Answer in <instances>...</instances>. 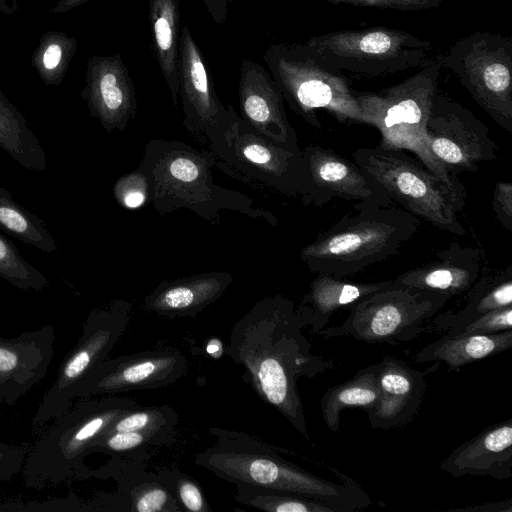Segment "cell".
Wrapping results in <instances>:
<instances>
[{
	"label": "cell",
	"mask_w": 512,
	"mask_h": 512,
	"mask_svg": "<svg viewBox=\"0 0 512 512\" xmlns=\"http://www.w3.org/2000/svg\"><path fill=\"white\" fill-rule=\"evenodd\" d=\"M305 327L293 300L283 294L263 297L233 325L226 354L243 367V379L257 395L310 441L298 381L335 364L312 353Z\"/></svg>",
	"instance_id": "cell-1"
},
{
	"label": "cell",
	"mask_w": 512,
	"mask_h": 512,
	"mask_svg": "<svg viewBox=\"0 0 512 512\" xmlns=\"http://www.w3.org/2000/svg\"><path fill=\"white\" fill-rule=\"evenodd\" d=\"M212 445L195 455V464L232 484L284 490L355 512L371 505L359 482L344 474L322 477L280 456L275 448L244 432L212 427Z\"/></svg>",
	"instance_id": "cell-2"
},
{
	"label": "cell",
	"mask_w": 512,
	"mask_h": 512,
	"mask_svg": "<svg viewBox=\"0 0 512 512\" xmlns=\"http://www.w3.org/2000/svg\"><path fill=\"white\" fill-rule=\"evenodd\" d=\"M215 157L208 148L196 149L180 140L152 139L138 168L146 175L149 203L161 215L187 209L213 225L224 210L263 219L276 226L278 218L255 206L247 195L214 182Z\"/></svg>",
	"instance_id": "cell-3"
},
{
	"label": "cell",
	"mask_w": 512,
	"mask_h": 512,
	"mask_svg": "<svg viewBox=\"0 0 512 512\" xmlns=\"http://www.w3.org/2000/svg\"><path fill=\"white\" fill-rule=\"evenodd\" d=\"M420 221L394 205L357 203L300 252L314 274L346 279L385 261L418 231Z\"/></svg>",
	"instance_id": "cell-4"
},
{
	"label": "cell",
	"mask_w": 512,
	"mask_h": 512,
	"mask_svg": "<svg viewBox=\"0 0 512 512\" xmlns=\"http://www.w3.org/2000/svg\"><path fill=\"white\" fill-rule=\"evenodd\" d=\"M441 69L435 58L396 85L374 92L354 90V96L360 107L362 124L373 126L380 132L379 147L411 152L446 184L466 191L458 178L434 158L427 143L426 124L438 92Z\"/></svg>",
	"instance_id": "cell-5"
},
{
	"label": "cell",
	"mask_w": 512,
	"mask_h": 512,
	"mask_svg": "<svg viewBox=\"0 0 512 512\" xmlns=\"http://www.w3.org/2000/svg\"><path fill=\"white\" fill-rule=\"evenodd\" d=\"M354 162L405 211L445 232L464 236L459 214L466 191L457 190L404 150L379 146L359 148Z\"/></svg>",
	"instance_id": "cell-6"
},
{
	"label": "cell",
	"mask_w": 512,
	"mask_h": 512,
	"mask_svg": "<svg viewBox=\"0 0 512 512\" xmlns=\"http://www.w3.org/2000/svg\"><path fill=\"white\" fill-rule=\"evenodd\" d=\"M263 60L289 107L313 128L322 126L317 110L342 124H362L348 78L327 69L305 42L271 44Z\"/></svg>",
	"instance_id": "cell-7"
},
{
	"label": "cell",
	"mask_w": 512,
	"mask_h": 512,
	"mask_svg": "<svg viewBox=\"0 0 512 512\" xmlns=\"http://www.w3.org/2000/svg\"><path fill=\"white\" fill-rule=\"evenodd\" d=\"M329 70L356 78H379L422 66L432 43L384 26L341 30L305 42Z\"/></svg>",
	"instance_id": "cell-8"
},
{
	"label": "cell",
	"mask_w": 512,
	"mask_h": 512,
	"mask_svg": "<svg viewBox=\"0 0 512 512\" xmlns=\"http://www.w3.org/2000/svg\"><path fill=\"white\" fill-rule=\"evenodd\" d=\"M447 294L396 283L356 302L341 325L324 328L325 337L349 336L367 343L397 345L417 338L447 304Z\"/></svg>",
	"instance_id": "cell-9"
},
{
	"label": "cell",
	"mask_w": 512,
	"mask_h": 512,
	"mask_svg": "<svg viewBox=\"0 0 512 512\" xmlns=\"http://www.w3.org/2000/svg\"><path fill=\"white\" fill-rule=\"evenodd\" d=\"M491 119L512 133V37L474 32L436 57Z\"/></svg>",
	"instance_id": "cell-10"
},
{
	"label": "cell",
	"mask_w": 512,
	"mask_h": 512,
	"mask_svg": "<svg viewBox=\"0 0 512 512\" xmlns=\"http://www.w3.org/2000/svg\"><path fill=\"white\" fill-rule=\"evenodd\" d=\"M213 155L215 166L234 179L314 205V188L301 151L262 137L241 118L224 149Z\"/></svg>",
	"instance_id": "cell-11"
},
{
	"label": "cell",
	"mask_w": 512,
	"mask_h": 512,
	"mask_svg": "<svg viewBox=\"0 0 512 512\" xmlns=\"http://www.w3.org/2000/svg\"><path fill=\"white\" fill-rule=\"evenodd\" d=\"M178 78L183 126L213 154L221 152L240 116L218 97L207 61L187 25L181 27Z\"/></svg>",
	"instance_id": "cell-12"
},
{
	"label": "cell",
	"mask_w": 512,
	"mask_h": 512,
	"mask_svg": "<svg viewBox=\"0 0 512 512\" xmlns=\"http://www.w3.org/2000/svg\"><path fill=\"white\" fill-rule=\"evenodd\" d=\"M434 158L452 175L476 172L497 158L499 147L490 129L470 110L437 92L426 124Z\"/></svg>",
	"instance_id": "cell-13"
},
{
	"label": "cell",
	"mask_w": 512,
	"mask_h": 512,
	"mask_svg": "<svg viewBox=\"0 0 512 512\" xmlns=\"http://www.w3.org/2000/svg\"><path fill=\"white\" fill-rule=\"evenodd\" d=\"M188 368L187 358L174 347L106 358L82 378L76 396L160 388L180 380Z\"/></svg>",
	"instance_id": "cell-14"
},
{
	"label": "cell",
	"mask_w": 512,
	"mask_h": 512,
	"mask_svg": "<svg viewBox=\"0 0 512 512\" xmlns=\"http://www.w3.org/2000/svg\"><path fill=\"white\" fill-rule=\"evenodd\" d=\"M132 303L125 299L112 300L105 307L90 312L84 333L66 362L54 388L45 399L43 410L64 412L76 396L79 382L97 364L105 360L126 330Z\"/></svg>",
	"instance_id": "cell-15"
},
{
	"label": "cell",
	"mask_w": 512,
	"mask_h": 512,
	"mask_svg": "<svg viewBox=\"0 0 512 512\" xmlns=\"http://www.w3.org/2000/svg\"><path fill=\"white\" fill-rule=\"evenodd\" d=\"M240 118L257 134L300 152L296 130L290 124L284 98L271 74L260 64L244 59L238 85Z\"/></svg>",
	"instance_id": "cell-16"
},
{
	"label": "cell",
	"mask_w": 512,
	"mask_h": 512,
	"mask_svg": "<svg viewBox=\"0 0 512 512\" xmlns=\"http://www.w3.org/2000/svg\"><path fill=\"white\" fill-rule=\"evenodd\" d=\"M301 153L314 188L315 206H324L333 198L394 205L385 191L355 162L319 145H307Z\"/></svg>",
	"instance_id": "cell-17"
},
{
	"label": "cell",
	"mask_w": 512,
	"mask_h": 512,
	"mask_svg": "<svg viewBox=\"0 0 512 512\" xmlns=\"http://www.w3.org/2000/svg\"><path fill=\"white\" fill-rule=\"evenodd\" d=\"M378 398L366 414L374 429L389 430L410 423L426 391L425 374L402 359L384 356L377 363Z\"/></svg>",
	"instance_id": "cell-18"
},
{
	"label": "cell",
	"mask_w": 512,
	"mask_h": 512,
	"mask_svg": "<svg viewBox=\"0 0 512 512\" xmlns=\"http://www.w3.org/2000/svg\"><path fill=\"white\" fill-rule=\"evenodd\" d=\"M87 87V100L92 117L106 132H124L137 112L133 80L120 54L93 61Z\"/></svg>",
	"instance_id": "cell-19"
},
{
	"label": "cell",
	"mask_w": 512,
	"mask_h": 512,
	"mask_svg": "<svg viewBox=\"0 0 512 512\" xmlns=\"http://www.w3.org/2000/svg\"><path fill=\"white\" fill-rule=\"evenodd\" d=\"M485 273V255L481 248L452 242L438 251L434 258L408 270L396 283L447 294L450 297L467 293Z\"/></svg>",
	"instance_id": "cell-20"
},
{
	"label": "cell",
	"mask_w": 512,
	"mask_h": 512,
	"mask_svg": "<svg viewBox=\"0 0 512 512\" xmlns=\"http://www.w3.org/2000/svg\"><path fill=\"white\" fill-rule=\"evenodd\" d=\"M440 468L454 476L512 477V419L494 424L456 447Z\"/></svg>",
	"instance_id": "cell-21"
},
{
	"label": "cell",
	"mask_w": 512,
	"mask_h": 512,
	"mask_svg": "<svg viewBox=\"0 0 512 512\" xmlns=\"http://www.w3.org/2000/svg\"><path fill=\"white\" fill-rule=\"evenodd\" d=\"M233 276L225 271L205 272L163 280L144 299L142 309L164 317H195L218 300Z\"/></svg>",
	"instance_id": "cell-22"
},
{
	"label": "cell",
	"mask_w": 512,
	"mask_h": 512,
	"mask_svg": "<svg viewBox=\"0 0 512 512\" xmlns=\"http://www.w3.org/2000/svg\"><path fill=\"white\" fill-rule=\"evenodd\" d=\"M393 284L394 280L361 283L317 274L297 308L305 326L310 328L311 333L318 334L335 312L348 310L364 297Z\"/></svg>",
	"instance_id": "cell-23"
},
{
	"label": "cell",
	"mask_w": 512,
	"mask_h": 512,
	"mask_svg": "<svg viewBox=\"0 0 512 512\" xmlns=\"http://www.w3.org/2000/svg\"><path fill=\"white\" fill-rule=\"evenodd\" d=\"M512 347V330L493 334L446 333L421 349L417 362H444L449 370L507 351Z\"/></svg>",
	"instance_id": "cell-24"
},
{
	"label": "cell",
	"mask_w": 512,
	"mask_h": 512,
	"mask_svg": "<svg viewBox=\"0 0 512 512\" xmlns=\"http://www.w3.org/2000/svg\"><path fill=\"white\" fill-rule=\"evenodd\" d=\"M466 300L457 311L436 316L431 325L451 334L484 313L512 306V266L492 274L484 273L467 292Z\"/></svg>",
	"instance_id": "cell-25"
},
{
	"label": "cell",
	"mask_w": 512,
	"mask_h": 512,
	"mask_svg": "<svg viewBox=\"0 0 512 512\" xmlns=\"http://www.w3.org/2000/svg\"><path fill=\"white\" fill-rule=\"evenodd\" d=\"M154 55L170 90L174 106L178 104V61L180 49V8L178 0H148Z\"/></svg>",
	"instance_id": "cell-26"
},
{
	"label": "cell",
	"mask_w": 512,
	"mask_h": 512,
	"mask_svg": "<svg viewBox=\"0 0 512 512\" xmlns=\"http://www.w3.org/2000/svg\"><path fill=\"white\" fill-rule=\"evenodd\" d=\"M378 398L377 364L359 370L353 378L326 390L320 400L323 420L332 432L340 426V413L358 408L367 412Z\"/></svg>",
	"instance_id": "cell-27"
},
{
	"label": "cell",
	"mask_w": 512,
	"mask_h": 512,
	"mask_svg": "<svg viewBox=\"0 0 512 512\" xmlns=\"http://www.w3.org/2000/svg\"><path fill=\"white\" fill-rule=\"evenodd\" d=\"M0 230L42 252L58 251L57 242L47 225L37 215L18 204L3 187H0Z\"/></svg>",
	"instance_id": "cell-28"
},
{
	"label": "cell",
	"mask_w": 512,
	"mask_h": 512,
	"mask_svg": "<svg viewBox=\"0 0 512 512\" xmlns=\"http://www.w3.org/2000/svg\"><path fill=\"white\" fill-rule=\"evenodd\" d=\"M122 482L121 491L131 512L183 511L160 472H144L137 468Z\"/></svg>",
	"instance_id": "cell-29"
},
{
	"label": "cell",
	"mask_w": 512,
	"mask_h": 512,
	"mask_svg": "<svg viewBox=\"0 0 512 512\" xmlns=\"http://www.w3.org/2000/svg\"><path fill=\"white\" fill-rule=\"evenodd\" d=\"M234 499L265 512H339L325 502L284 490L235 484Z\"/></svg>",
	"instance_id": "cell-30"
},
{
	"label": "cell",
	"mask_w": 512,
	"mask_h": 512,
	"mask_svg": "<svg viewBox=\"0 0 512 512\" xmlns=\"http://www.w3.org/2000/svg\"><path fill=\"white\" fill-rule=\"evenodd\" d=\"M175 432L169 431H126L105 432L94 444V449L134 456L142 459L148 448L170 443Z\"/></svg>",
	"instance_id": "cell-31"
},
{
	"label": "cell",
	"mask_w": 512,
	"mask_h": 512,
	"mask_svg": "<svg viewBox=\"0 0 512 512\" xmlns=\"http://www.w3.org/2000/svg\"><path fill=\"white\" fill-rule=\"evenodd\" d=\"M178 421L179 416L171 406L142 407L140 405L121 415L106 432H175Z\"/></svg>",
	"instance_id": "cell-32"
},
{
	"label": "cell",
	"mask_w": 512,
	"mask_h": 512,
	"mask_svg": "<svg viewBox=\"0 0 512 512\" xmlns=\"http://www.w3.org/2000/svg\"><path fill=\"white\" fill-rule=\"evenodd\" d=\"M0 277L22 289L39 290L48 284L46 277L26 261L15 245L1 234Z\"/></svg>",
	"instance_id": "cell-33"
},
{
	"label": "cell",
	"mask_w": 512,
	"mask_h": 512,
	"mask_svg": "<svg viewBox=\"0 0 512 512\" xmlns=\"http://www.w3.org/2000/svg\"><path fill=\"white\" fill-rule=\"evenodd\" d=\"M160 474L178 500L183 511H212L201 486L191 476L179 471H162Z\"/></svg>",
	"instance_id": "cell-34"
},
{
	"label": "cell",
	"mask_w": 512,
	"mask_h": 512,
	"mask_svg": "<svg viewBox=\"0 0 512 512\" xmlns=\"http://www.w3.org/2000/svg\"><path fill=\"white\" fill-rule=\"evenodd\" d=\"M113 195L126 209H137L149 202V185L146 175L137 168L116 180Z\"/></svg>",
	"instance_id": "cell-35"
},
{
	"label": "cell",
	"mask_w": 512,
	"mask_h": 512,
	"mask_svg": "<svg viewBox=\"0 0 512 512\" xmlns=\"http://www.w3.org/2000/svg\"><path fill=\"white\" fill-rule=\"evenodd\" d=\"M508 330H512V306L484 313L451 334H493Z\"/></svg>",
	"instance_id": "cell-36"
},
{
	"label": "cell",
	"mask_w": 512,
	"mask_h": 512,
	"mask_svg": "<svg viewBox=\"0 0 512 512\" xmlns=\"http://www.w3.org/2000/svg\"><path fill=\"white\" fill-rule=\"evenodd\" d=\"M331 4H346L355 7L419 11L438 8L444 0H326Z\"/></svg>",
	"instance_id": "cell-37"
},
{
	"label": "cell",
	"mask_w": 512,
	"mask_h": 512,
	"mask_svg": "<svg viewBox=\"0 0 512 512\" xmlns=\"http://www.w3.org/2000/svg\"><path fill=\"white\" fill-rule=\"evenodd\" d=\"M492 209L496 220L503 228L512 231V184L498 182L492 193Z\"/></svg>",
	"instance_id": "cell-38"
},
{
	"label": "cell",
	"mask_w": 512,
	"mask_h": 512,
	"mask_svg": "<svg viewBox=\"0 0 512 512\" xmlns=\"http://www.w3.org/2000/svg\"><path fill=\"white\" fill-rule=\"evenodd\" d=\"M231 1L232 0H202L212 20L217 25H222L226 21Z\"/></svg>",
	"instance_id": "cell-39"
},
{
	"label": "cell",
	"mask_w": 512,
	"mask_h": 512,
	"mask_svg": "<svg viewBox=\"0 0 512 512\" xmlns=\"http://www.w3.org/2000/svg\"><path fill=\"white\" fill-rule=\"evenodd\" d=\"M451 511L466 512H512V499L504 501L484 503L480 505L469 506L465 508L452 509Z\"/></svg>",
	"instance_id": "cell-40"
},
{
	"label": "cell",
	"mask_w": 512,
	"mask_h": 512,
	"mask_svg": "<svg viewBox=\"0 0 512 512\" xmlns=\"http://www.w3.org/2000/svg\"><path fill=\"white\" fill-rule=\"evenodd\" d=\"M61 54L62 51L58 45H50L43 56L44 66L49 70L54 69L60 62Z\"/></svg>",
	"instance_id": "cell-41"
},
{
	"label": "cell",
	"mask_w": 512,
	"mask_h": 512,
	"mask_svg": "<svg viewBox=\"0 0 512 512\" xmlns=\"http://www.w3.org/2000/svg\"><path fill=\"white\" fill-rule=\"evenodd\" d=\"M17 355L4 347H0V372H8L17 365Z\"/></svg>",
	"instance_id": "cell-42"
}]
</instances>
